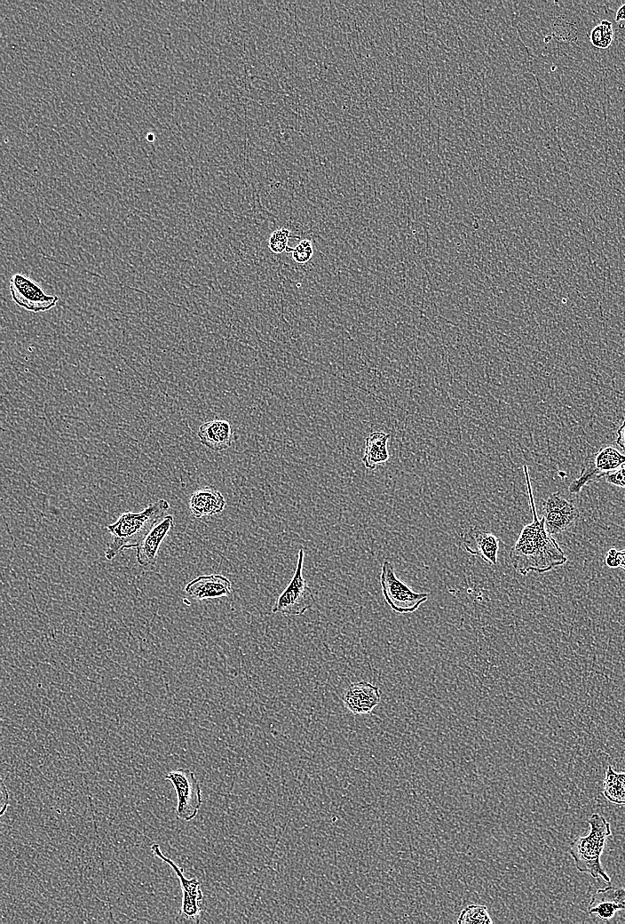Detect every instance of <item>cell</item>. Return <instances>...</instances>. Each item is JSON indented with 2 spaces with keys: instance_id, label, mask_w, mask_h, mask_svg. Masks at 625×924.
<instances>
[{
  "instance_id": "obj_1",
  "label": "cell",
  "mask_w": 625,
  "mask_h": 924,
  "mask_svg": "<svg viewBox=\"0 0 625 924\" xmlns=\"http://www.w3.org/2000/svg\"><path fill=\"white\" fill-rule=\"evenodd\" d=\"M532 522L526 524L511 547L512 567L522 576L529 572L544 573L565 564L567 557L557 541L546 530L544 519L537 515L527 466H523Z\"/></svg>"
},
{
  "instance_id": "obj_2",
  "label": "cell",
  "mask_w": 625,
  "mask_h": 924,
  "mask_svg": "<svg viewBox=\"0 0 625 924\" xmlns=\"http://www.w3.org/2000/svg\"><path fill=\"white\" fill-rule=\"evenodd\" d=\"M169 508V502L160 498L139 512L123 513L116 522L107 525L111 539L105 549V557L110 561L125 549L136 548Z\"/></svg>"
},
{
  "instance_id": "obj_3",
  "label": "cell",
  "mask_w": 625,
  "mask_h": 924,
  "mask_svg": "<svg viewBox=\"0 0 625 924\" xmlns=\"http://www.w3.org/2000/svg\"><path fill=\"white\" fill-rule=\"evenodd\" d=\"M589 832L574 840L569 847L568 853L574 859L576 869L581 873H588L593 878H601L605 882L611 879L604 870L600 857L607 837L611 835V824L599 814H592L589 820Z\"/></svg>"
},
{
  "instance_id": "obj_4",
  "label": "cell",
  "mask_w": 625,
  "mask_h": 924,
  "mask_svg": "<svg viewBox=\"0 0 625 924\" xmlns=\"http://www.w3.org/2000/svg\"><path fill=\"white\" fill-rule=\"evenodd\" d=\"M304 558V549L300 548L294 575L276 600L272 609L273 613H280L288 617L300 616L314 604L312 591L303 576Z\"/></svg>"
},
{
  "instance_id": "obj_5",
  "label": "cell",
  "mask_w": 625,
  "mask_h": 924,
  "mask_svg": "<svg viewBox=\"0 0 625 924\" xmlns=\"http://www.w3.org/2000/svg\"><path fill=\"white\" fill-rule=\"evenodd\" d=\"M380 585L386 603L395 612L412 613L428 599V593H418L399 579L392 564L384 562L380 573Z\"/></svg>"
},
{
  "instance_id": "obj_6",
  "label": "cell",
  "mask_w": 625,
  "mask_h": 924,
  "mask_svg": "<svg viewBox=\"0 0 625 924\" xmlns=\"http://www.w3.org/2000/svg\"><path fill=\"white\" fill-rule=\"evenodd\" d=\"M177 795V816L184 821L194 819L202 806V797L200 783L195 774L188 769H178L165 775Z\"/></svg>"
},
{
  "instance_id": "obj_7",
  "label": "cell",
  "mask_w": 625,
  "mask_h": 924,
  "mask_svg": "<svg viewBox=\"0 0 625 924\" xmlns=\"http://www.w3.org/2000/svg\"><path fill=\"white\" fill-rule=\"evenodd\" d=\"M624 464L625 454L615 448L605 446L599 449L586 458L580 475L569 485V492L578 493L588 483L604 478Z\"/></svg>"
},
{
  "instance_id": "obj_8",
  "label": "cell",
  "mask_w": 625,
  "mask_h": 924,
  "mask_svg": "<svg viewBox=\"0 0 625 924\" xmlns=\"http://www.w3.org/2000/svg\"><path fill=\"white\" fill-rule=\"evenodd\" d=\"M9 288L12 300L31 313L46 312L59 301L58 296L47 294L37 283L20 273L11 277Z\"/></svg>"
},
{
  "instance_id": "obj_9",
  "label": "cell",
  "mask_w": 625,
  "mask_h": 924,
  "mask_svg": "<svg viewBox=\"0 0 625 924\" xmlns=\"http://www.w3.org/2000/svg\"><path fill=\"white\" fill-rule=\"evenodd\" d=\"M151 851L155 856L168 864L173 869L179 880L183 896L182 904L179 913L177 916V920H183L198 922L202 911V903L203 899V894L200 888V880L195 877L187 879L175 862L162 853L159 844H152Z\"/></svg>"
},
{
  "instance_id": "obj_10",
  "label": "cell",
  "mask_w": 625,
  "mask_h": 924,
  "mask_svg": "<svg viewBox=\"0 0 625 924\" xmlns=\"http://www.w3.org/2000/svg\"><path fill=\"white\" fill-rule=\"evenodd\" d=\"M542 510L545 529L550 535L568 530L580 517L575 501L559 492L550 494L542 502Z\"/></svg>"
},
{
  "instance_id": "obj_11",
  "label": "cell",
  "mask_w": 625,
  "mask_h": 924,
  "mask_svg": "<svg viewBox=\"0 0 625 924\" xmlns=\"http://www.w3.org/2000/svg\"><path fill=\"white\" fill-rule=\"evenodd\" d=\"M173 527L174 517L167 514L146 534L136 547V559L140 566L146 568L155 563L160 546Z\"/></svg>"
},
{
  "instance_id": "obj_12",
  "label": "cell",
  "mask_w": 625,
  "mask_h": 924,
  "mask_svg": "<svg viewBox=\"0 0 625 924\" xmlns=\"http://www.w3.org/2000/svg\"><path fill=\"white\" fill-rule=\"evenodd\" d=\"M463 546L469 554L478 556L489 565L497 563L499 538L479 527H471L462 538Z\"/></svg>"
},
{
  "instance_id": "obj_13",
  "label": "cell",
  "mask_w": 625,
  "mask_h": 924,
  "mask_svg": "<svg viewBox=\"0 0 625 924\" xmlns=\"http://www.w3.org/2000/svg\"><path fill=\"white\" fill-rule=\"evenodd\" d=\"M342 699L345 707L353 714H367L379 704L381 692L378 687L370 682H352Z\"/></svg>"
},
{
  "instance_id": "obj_14",
  "label": "cell",
  "mask_w": 625,
  "mask_h": 924,
  "mask_svg": "<svg viewBox=\"0 0 625 924\" xmlns=\"http://www.w3.org/2000/svg\"><path fill=\"white\" fill-rule=\"evenodd\" d=\"M232 591L231 581L220 574L199 576L185 586V592L198 601L225 597L230 595Z\"/></svg>"
},
{
  "instance_id": "obj_15",
  "label": "cell",
  "mask_w": 625,
  "mask_h": 924,
  "mask_svg": "<svg viewBox=\"0 0 625 924\" xmlns=\"http://www.w3.org/2000/svg\"><path fill=\"white\" fill-rule=\"evenodd\" d=\"M621 910H625V888L613 886L598 888L588 905V912L602 920L612 919Z\"/></svg>"
},
{
  "instance_id": "obj_16",
  "label": "cell",
  "mask_w": 625,
  "mask_h": 924,
  "mask_svg": "<svg viewBox=\"0 0 625 924\" xmlns=\"http://www.w3.org/2000/svg\"><path fill=\"white\" fill-rule=\"evenodd\" d=\"M197 436L200 442L213 451H223L233 442L231 425L225 419H212L199 426Z\"/></svg>"
},
{
  "instance_id": "obj_17",
  "label": "cell",
  "mask_w": 625,
  "mask_h": 924,
  "mask_svg": "<svg viewBox=\"0 0 625 924\" xmlns=\"http://www.w3.org/2000/svg\"><path fill=\"white\" fill-rule=\"evenodd\" d=\"M225 504L222 493L210 486L195 490L189 498L190 512L197 519L221 513Z\"/></svg>"
},
{
  "instance_id": "obj_18",
  "label": "cell",
  "mask_w": 625,
  "mask_h": 924,
  "mask_svg": "<svg viewBox=\"0 0 625 924\" xmlns=\"http://www.w3.org/2000/svg\"><path fill=\"white\" fill-rule=\"evenodd\" d=\"M390 437V434L376 431L366 438L362 462L367 469H375L378 464L388 460L387 442Z\"/></svg>"
},
{
  "instance_id": "obj_19",
  "label": "cell",
  "mask_w": 625,
  "mask_h": 924,
  "mask_svg": "<svg viewBox=\"0 0 625 924\" xmlns=\"http://www.w3.org/2000/svg\"><path fill=\"white\" fill-rule=\"evenodd\" d=\"M604 795L614 804H625V771L616 772L608 766L605 772Z\"/></svg>"
},
{
  "instance_id": "obj_20",
  "label": "cell",
  "mask_w": 625,
  "mask_h": 924,
  "mask_svg": "<svg viewBox=\"0 0 625 924\" xmlns=\"http://www.w3.org/2000/svg\"><path fill=\"white\" fill-rule=\"evenodd\" d=\"M553 36L558 41L575 43L578 40L579 28L575 21L567 17H558L552 25Z\"/></svg>"
},
{
  "instance_id": "obj_21",
  "label": "cell",
  "mask_w": 625,
  "mask_h": 924,
  "mask_svg": "<svg viewBox=\"0 0 625 924\" xmlns=\"http://www.w3.org/2000/svg\"><path fill=\"white\" fill-rule=\"evenodd\" d=\"M457 922L460 924H490L493 923V920L488 913L487 906L482 904H470L462 910Z\"/></svg>"
},
{
  "instance_id": "obj_22",
  "label": "cell",
  "mask_w": 625,
  "mask_h": 924,
  "mask_svg": "<svg viewBox=\"0 0 625 924\" xmlns=\"http://www.w3.org/2000/svg\"><path fill=\"white\" fill-rule=\"evenodd\" d=\"M613 25L607 20H603L600 24L595 26L589 34V39L592 45L598 49H605L609 47L613 42Z\"/></svg>"
},
{
  "instance_id": "obj_23",
  "label": "cell",
  "mask_w": 625,
  "mask_h": 924,
  "mask_svg": "<svg viewBox=\"0 0 625 924\" xmlns=\"http://www.w3.org/2000/svg\"><path fill=\"white\" fill-rule=\"evenodd\" d=\"M290 237V231L286 227H280L274 230L268 239L269 250L276 254L281 253L288 251V242Z\"/></svg>"
},
{
  "instance_id": "obj_24",
  "label": "cell",
  "mask_w": 625,
  "mask_h": 924,
  "mask_svg": "<svg viewBox=\"0 0 625 924\" xmlns=\"http://www.w3.org/2000/svg\"><path fill=\"white\" fill-rule=\"evenodd\" d=\"M287 251H291L292 259L300 265L307 263L314 253L312 241L309 239L301 240L297 246L289 248Z\"/></svg>"
},
{
  "instance_id": "obj_25",
  "label": "cell",
  "mask_w": 625,
  "mask_h": 924,
  "mask_svg": "<svg viewBox=\"0 0 625 924\" xmlns=\"http://www.w3.org/2000/svg\"><path fill=\"white\" fill-rule=\"evenodd\" d=\"M605 562L608 567H621L625 570V549L621 551L615 548L610 549L605 555Z\"/></svg>"
},
{
  "instance_id": "obj_26",
  "label": "cell",
  "mask_w": 625,
  "mask_h": 924,
  "mask_svg": "<svg viewBox=\"0 0 625 924\" xmlns=\"http://www.w3.org/2000/svg\"><path fill=\"white\" fill-rule=\"evenodd\" d=\"M604 479L609 484L625 488V464L618 469L607 474Z\"/></svg>"
},
{
  "instance_id": "obj_27",
  "label": "cell",
  "mask_w": 625,
  "mask_h": 924,
  "mask_svg": "<svg viewBox=\"0 0 625 924\" xmlns=\"http://www.w3.org/2000/svg\"><path fill=\"white\" fill-rule=\"evenodd\" d=\"M9 793L4 785V782H1V816H3L9 807Z\"/></svg>"
},
{
  "instance_id": "obj_28",
  "label": "cell",
  "mask_w": 625,
  "mask_h": 924,
  "mask_svg": "<svg viewBox=\"0 0 625 924\" xmlns=\"http://www.w3.org/2000/svg\"><path fill=\"white\" fill-rule=\"evenodd\" d=\"M616 442L625 453V419L622 421L621 425L617 430Z\"/></svg>"
},
{
  "instance_id": "obj_29",
  "label": "cell",
  "mask_w": 625,
  "mask_h": 924,
  "mask_svg": "<svg viewBox=\"0 0 625 924\" xmlns=\"http://www.w3.org/2000/svg\"><path fill=\"white\" fill-rule=\"evenodd\" d=\"M616 21L625 20V4L620 6L615 15Z\"/></svg>"
}]
</instances>
